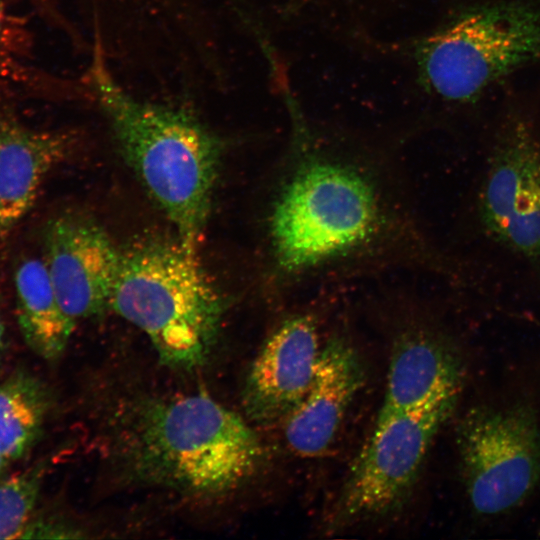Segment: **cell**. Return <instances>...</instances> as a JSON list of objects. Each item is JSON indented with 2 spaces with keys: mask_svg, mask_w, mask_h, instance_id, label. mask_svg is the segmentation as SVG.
Masks as SVG:
<instances>
[{
  "mask_svg": "<svg viewBox=\"0 0 540 540\" xmlns=\"http://www.w3.org/2000/svg\"><path fill=\"white\" fill-rule=\"evenodd\" d=\"M17 318L28 346L39 356L53 360L65 350L75 327L64 312L45 262L28 258L14 275Z\"/></svg>",
  "mask_w": 540,
  "mask_h": 540,
  "instance_id": "14",
  "label": "cell"
},
{
  "mask_svg": "<svg viewBox=\"0 0 540 540\" xmlns=\"http://www.w3.org/2000/svg\"><path fill=\"white\" fill-rule=\"evenodd\" d=\"M76 142L74 131L33 129L0 112V241L30 211L45 177Z\"/></svg>",
  "mask_w": 540,
  "mask_h": 540,
  "instance_id": "12",
  "label": "cell"
},
{
  "mask_svg": "<svg viewBox=\"0 0 540 540\" xmlns=\"http://www.w3.org/2000/svg\"><path fill=\"white\" fill-rule=\"evenodd\" d=\"M365 375L363 361L348 340L333 336L326 341L304 397L283 422L294 453L317 457L331 446Z\"/></svg>",
  "mask_w": 540,
  "mask_h": 540,
  "instance_id": "11",
  "label": "cell"
},
{
  "mask_svg": "<svg viewBox=\"0 0 540 540\" xmlns=\"http://www.w3.org/2000/svg\"><path fill=\"white\" fill-rule=\"evenodd\" d=\"M48 408L44 386L30 374L17 372L0 384V453L9 461L33 446Z\"/></svg>",
  "mask_w": 540,
  "mask_h": 540,
  "instance_id": "15",
  "label": "cell"
},
{
  "mask_svg": "<svg viewBox=\"0 0 540 540\" xmlns=\"http://www.w3.org/2000/svg\"><path fill=\"white\" fill-rule=\"evenodd\" d=\"M9 460L0 453V476L4 473L8 466Z\"/></svg>",
  "mask_w": 540,
  "mask_h": 540,
  "instance_id": "20",
  "label": "cell"
},
{
  "mask_svg": "<svg viewBox=\"0 0 540 540\" xmlns=\"http://www.w3.org/2000/svg\"><path fill=\"white\" fill-rule=\"evenodd\" d=\"M478 211L492 239L540 260V136L520 112L509 113L496 131Z\"/></svg>",
  "mask_w": 540,
  "mask_h": 540,
  "instance_id": "8",
  "label": "cell"
},
{
  "mask_svg": "<svg viewBox=\"0 0 540 540\" xmlns=\"http://www.w3.org/2000/svg\"><path fill=\"white\" fill-rule=\"evenodd\" d=\"M3 335H4V328H3V323L1 321V316H0V358L3 351Z\"/></svg>",
  "mask_w": 540,
  "mask_h": 540,
  "instance_id": "21",
  "label": "cell"
},
{
  "mask_svg": "<svg viewBox=\"0 0 540 540\" xmlns=\"http://www.w3.org/2000/svg\"><path fill=\"white\" fill-rule=\"evenodd\" d=\"M118 148L178 239L197 249L206 226L224 140L189 108L141 98L125 88L97 45L84 77Z\"/></svg>",
  "mask_w": 540,
  "mask_h": 540,
  "instance_id": "2",
  "label": "cell"
},
{
  "mask_svg": "<svg viewBox=\"0 0 540 540\" xmlns=\"http://www.w3.org/2000/svg\"><path fill=\"white\" fill-rule=\"evenodd\" d=\"M461 473L474 510L509 511L540 481V431L525 407L477 406L457 429Z\"/></svg>",
  "mask_w": 540,
  "mask_h": 540,
  "instance_id": "7",
  "label": "cell"
},
{
  "mask_svg": "<svg viewBox=\"0 0 540 540\" xmlns=\"http://www.w3.org/2000/svg\"><path fill=\"white\" fill-rule=\"evenodd\" d=\"M296 1L302 4H315L319 0H296Z\"/></svg>",
  "mask_w": 540,
  "mask_h": 540,
  "instance_id": "22",
  "label": "cell"
},
{
  "mask_svg": "<svg viewBox=\"0 0 540 540\" xmlns=\"http://www.w3.org/2000/svg\"><path fill=\"white\" fill-rule=\"evenodd\" d=\"M30 45L26 22L0 2V75L11 81L36 84L39 79L24 63Z\"/></svg>",
  "mask_w": 540,
  "mask_h": 540,
  "instance_id": "17",
  "label": "cell"
},
{
  "mask_svg": "<svg viewBox=\"0 0 540 540\" xmlns=\"http://www.w3.org/2000/svg\"><path fill=\"white\" fill-rule=\"evenodd\" d=\"M460 380V364L444 340L425 327L411 325L395 338L380 407L424 406L459 391Z\"/></svg>",
  "mask_w": 540,
  "mask_h": 540,
  "instance_id": "13",
  "label": "cell"
},
{
  "mask_svg": "<svg viewBox=\"0 0 540 540\" xmlns=\"http://www.w3.org/2000/svg\"><path fill=\"white\" fill-rule=\"evenodd\" d=\"M458 393L417 408L380 407L336 497L328 521L331 530L378 519L404 506Z\"/></svg>",
  "mask_w": 540,
  "mask_h": 540,
  "instance_id": "6",
  "label": "cell"
},
{
  "mask_svg": "<svg viewBox=\"0 0 540 540\" xmlns=\"http://www.w3.org/2000/svg\"><path fill=\"white\" fill-rule=\"evenodd\" d=\"M40 472L25 470L0 483V539L24 538L40 488Z\"/></svg>",
  "mask_w": 540,
  "mask_h": 540,
  "instance_id": "16",
  "label": "cell"
},
{
  "mask_svg": "<svg viewBox=\"0 0 540 540\" xmlns=\"http://www.w3.org/2000/svg\"><path fill=\"white\" fill-rule=\"evenodd\" d=\"M115 436L120 462L135 479L192 497L235 491L263 459L252 427L205 393L136 400Z\"/></svg>",
  "mask_w": 540,
  "mask_h": 540,
  "instance_id": "3",
  "label": "cell"
},
{
  "mask_svg": "<svg viewBox=\"0 0 540 540\" xmlns=\"http://www.w3.org/2000/svg\"><path fill=\"white\" fill-rule=\"evenodd\" d=\"M397 46L428 95L475 103L501 80L540 62V0L464 5Z\"/></svg>",
  "mask_w": 540,
  "mask_h": 540,
  "instance_id": "5",
  "label": "cell"
},
{
  "mask_svg": "<svg viewBox=\"0 0 540 540\" xmlns=\"http://www.w3.org/2000/svg\"><path fill=\"white\" fill-rule=\"evenodd\" d=\"M110 308L147 335L163 364L190 370L210 357L226 303L197 249L149 239L121 252Z\"/></svg>",
  "mask_w": 540,
  "mask_h": 540,
  "instance_id": "4",
  "label": "cell"
},
{
  "mask_svg": "<svg viewBox=\"0 0 540 540\" xmlns=\"http://www.w3.org/2000/svg\"><path fill=\"white\" fill-rule=\"evenodd\" d=\"M90 15L114 21L152 18L172 10L181 0H89Z\"/></svg>",
  "mask_w": 540,
  "mask_h": 540,
  "instance_id": "18",
  "label": "cell"
},
{
  "mask_svg": "<svg viewBox=\"0 0 540 540\" xmlns=\"http://www.w3.org/2000/svg\"><path fill=\"white\" fill-rule=\"evenodd\" d=\"M189 22H190V19H188V20L186 21V23L184 22L182 25H180L181 28H187V27H189V26H188V25L190 24ZM172 30H174V31L176 32V31L180 30V28H179V27H176V28H174V29H172ZM166 32L169 33V31H166ZM166 32H163L162 35H163V36H166ZM92 35H93V37L95 36V38L101 40L102 42H104V43H106V44L110 43L109 45H117V44H120V42H121V40H122V37L107 36V35L100 34V33L96 32V31H93V30H92ZM144 37H146V36H144ZM123 38H124V37H123Z\"/></svg>",
  "mask_w": 540,
  "mask_h": 540,
  "instance_id": "19",
  "label": "cell"
},
{
  "mask_svg": "<svg viewBox=\"0 0 540 540\" xmlns=\"http://www.w3.org/2000/svg\"><path fill=\"white\" fill-rule=\"evenodd\" d=\"M45 265L64 312L73 321L110 308L121 252L91 218L66 212L44 229Z\"/></svg>",
  "mask_w": 540,
  "mask_h": 540,
  "instance_id": "9",
  "label": "cell"
},
{
  "mask_svg": "<svg viewBox=\"0 0 540 540\" xmlns=\"http://www.w3.org/2000/svg\"><path fill=\"white\" fill-rule=\"evenodd\" d=\"M316 316L284 317L253 360L243 387L247 417L259 425L284 422L304 397L320 353Z\"/></svg>",
  "mask_w": 540,
  "mask_h": 540,
  "instance_id": "10",
  "label": "cell"
},
{
  "mask_svg": "<svg viewBox=\"0 0 540 540\" xmlns=\"http://www.w3.org/2000/svg\"><path fill=\"white\" fill-rule=\"evenodd\" d=\"M290 119L284 168L267 216L272 270L285 286L351 265L415 253L447 271L416 230L363 147L312 124L289 89Z\"/></svg>",
  "mask_w": 540,
  "mask_h": 540,
  "instance_id": "1",
  "label": "cell"
}]
</instances>
